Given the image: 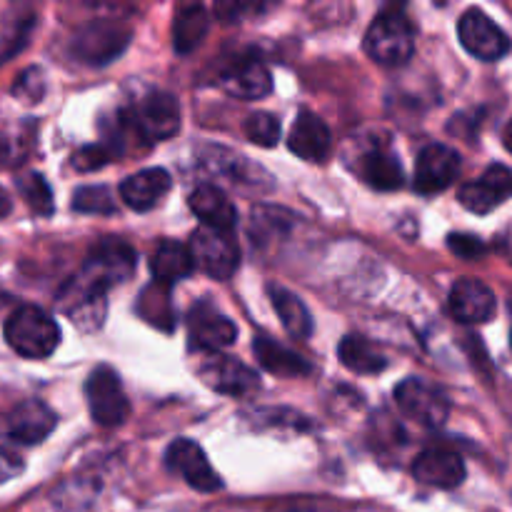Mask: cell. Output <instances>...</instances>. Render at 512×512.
Listing matches in <instances>:
<instances>
[{"label":"cell","mask_w":512,"mask_h":512,"mask_svg":"<svg viewBox=\"0 0 512 512\" xmlns=\"http://www.w3.org/2000/svg\"><path fill=\"white\" fill-rule=\"evenodd\" d=\"M135 273V253L123 240L108 238L95 245L83 270L60 293V308L83 330L100 328L105 315V293Z\"/></svg>","instance_id":"6da1fadb"},{"label":"cell","mask_w":512,"mask_h":512,"mask_svg":"<svg viewBox=\"0 0 512 512\" xmlns=\"http://www.w3.org/2000/svg\"><path fill=\"white\" fill-rule=\"evenodd\" d=\"M365 53L380 65H405L415 53V28L403 8H385L365 33Z\"/></svg>","instance_id":"7a4b0ae2"},{"label":"cell","mask_w":512,"mask_h":512,"mask_svg":"<svg viewBox=\"0 0 512 512\" xmlns=\"http://www.w3.org/2000/svg\"><path fill=\"white\" fill-rule=\"evenodd\" d=\"M5 340L23 358L43 360L60 345V328L38 305H20L5 323Z\"/></svg>","instance_id":"3957f363"},{"label":"cell","mask_w":512,"mask_h":512,"mask_svg":"<svg viewBox=\"0 0 512 512\" xmlns=\"http://www.w3.org/2000/svg\"><path fill=\"white\" fill-rule=\"evenodd\" d=\"M123 125L145 143L173 138L180 128L178 100L165 90H153L123 110Z\"/></svg>","instance_id":"277c9868"},{"label":"cell","mask_w":512,"mask_h":512,"mask_svg":"<svg viewBox=\"0 0 512 512\" xmlns=\"http://www.w3.org/2000/svg\"><path fill=\"white\" fill-rule=\"evenodd\" d=\"M85 398H88L90 415L103 428H118L128 420L130 403L123 393L118 373L110 365H98L85 383Z\"/></svg>","instance_id":"5b68a950"},{"label":"cell","mask_w":512,"mask_h":512,"mask_svg":"<svg viewBox=\"0 0 512 512\" xmlns=\"http://www.w3.org/2000/svg\"><path fill=\"white\" fill-rule=\"evenodd\" d=\"M195 373L210 390L233 395V398H248V395L260 390L258 373L245 363H240V360L228 358L223 353H200Z\"/></svg>","instance_id":"8992f818"},{"label":"cell","mask_w":512,"mask_h":512,"mask_svg":"<svg viewBox=\"0 0 512 512\" xmlns=\"http://www.w3.org/2000/svg\"><path fill=\"white\" fill-rule=\"evenodd\" d=\"M188 248L193 253L195 265L213 280H230L240 265V250L235 245L233 233L200 228L193 233Z\"/></svg>","instance_id":"52a82bcc"},{"label":"cell","mask_w":512,"mask_h":512,"mask_svg":"<svg viewBox=\"0 0 512 512\" xmlns=\"http://www.w3.org/2000/svg\"><path fill=\"white\" fill-rule=\"evenodd\" d=\"M395 403L405 418L415 420L425 428H440L450 415V403L445 393L423 378H408L395 388Z\"/></svg>","instance_id":"ba28073f"},{"label":"cell","mask_w":512,"mask_h":512,"mask_svg":"<svg viewBox=\"0 0 512 512\" xmlns=\"http://www.w3.org/2000/svg\"><path fill=\"white\" fill-rule=\"evenodd\" d=\"M130 43V28L118 20H93L73 40V55L80 63L108 65Z\"/></svg>","instance_id":"9c48e42d"},{"label":"cell","mask_w":512,"mask_h":512,"mask_svg":"<svg viewBox=\"0 0 512 512\" xmlns=\"http://www.w3.org/2000/svg\"><path fill=\"white\" fill-rule=\"evenodd\" d=\"M458 35L463 48L480 60H500L510 53V38L483 10L470 8L460 15Z\"/></svg>","instance_id":"30bf717a"},{"label":"cell","mask_w":512,"mask_h":512,"mask_svg":"<svg viewBox=\"0 0 512 512\" xmlns=\"http://www.w3.org/2000/svg\"><path fill=\"white\" fill-rule=\"evenodd\" d=\"M165 465H168L170 473L180 475L190 488L200 490V493H218L223 488V480L210 465L208 455L193 440L170 443V448L165 450Z\"/></svg>","instance_id":"8fae6325"},{"label":"cell","mask_w":512,"mask_h":512,"mask_svg":"<svg viewBox=\"0 0 512 512\" xmlns=\"http://www.w3.org/2000/svg\"><path fill=\"white\" fill-rule=\"evenodd\" d=\"M460 165V155L448 145H425L415 163V190L423 195L443 193L458 180Z\"/></svg>","instance_id":"7c38bea8"},{"label":"cell","mask_w":512,"mask_h":512,"mask_svg":"<svg viewBox=\"0 0 512 512\" xmlns=\"http://www.w3.org/2000/svg\"><path fill=\"white\" fill-rule=\"evenodd\" d=\"M512 198V168L490 165L478 180H470L460 188V205L475 215H488Z\"/></svg>","instance_id":"4fadbf2b"},{"label":"cell","mask_w":512,"mask_h":512,"mask_svg":"<svg viewBox=\"0 0 512 512\" xmlns=\"http://www.w3.org/2000/svg\"><path fill=\"white\" fill-rule=\"evenodd\" d=\"M448 305L453 318L468 325L488 323V320H493L495 310H498V300H495L493 290L475 278H460L450 290Z\"/></svg>","instance_id":"5bb4252c"},{"label":"cell","mask_w":512,"mask_h":512,"mask_svg":"<svg viewBox=\"0 0 512 512\" xmlns=\"http://www.w3.org/2000/svg\"><path fill=\"white\" fill-rule=\"evenodd\" d=\"M220 88L240 100H260L273 93V75L260 58H240L223 70Z\"/></svg>","instance_id":"9a60e30c"},{"label":"cell","mask_w":512,"mask_h":512,"mask_svg":"<svg viewBox=\"0 0 512 512\" xmlns=\"http://www.w3.org/2000/svg\"><path fill=\"white\" fill-rule=\"evenodd\" d=\"M413 475L418 483L438 490H453L465 480V463L455 450L428 448L415 458Z\"/></svg>","instance_id":"2e32d148"},{"label":"cell","mask_w":512,"mask_h":512,"mask_svg":"<svg viewBox=\"0 0 512 512\" xmlns=\"http://www.w3.org/2000/svg\"><path fill=\"white\" fill-rule=\"evenodd\" d=\"M188 335L190 348H195L198 353H220V348L235 343L238 328L208 305H198L188 318Z\"/></svg>","instance_id":"e0dca14e"},{"label":"cell","mask_w":512,"mask_h":512,"mask_svg":"<svg viewBox=\"0 0 512 512\" xmlns=\"http://www.w3.org/2000/svg\"><path fill=\"white\" fill-rule=\"evenodd\" d=\"M288 148L305 163H323L333 148V138L323 120L310 110H300L288 135Z\"/></svg>","instance_id":"ac0fdd59"},{"label":"cell","mask_w":512,"mask_h":512,"mask_svg":"<svg viewBox=\"0 0 512 512\" xmlns=\"http://www.w3.org/2000/svg\"><path fill=\"white\" fill-rule=\"evenodd\" d=\"M55 423H58V418L48 405L40 403V400H23L8 415V435L10 440H18L25 445L43 443L55 430Z\"/></svg>","instance_id":"d6986e66"},{"label":"cell","mask_w":512,"mask_h":512,"mask_svg":"<svg viewBox=\"0 0 512 512\" xmlns=\"http://www.w3.org/2000/svg\"><path fill=\"white\" fill-rule=\"evenodd\" d=\"M190 210L198 215V220H203V228L223 230V233H233L235 225H238V210L230 203L228 195L223 193L215 185L203 183L190 193L188 198Z\"/></svg>","instance_id":"ffe728a7"},{"label":"cell","mask_w":512,"mask_h":512,"mask_svg":"<svg viewBox=\"0 0 512 512\" xmlns=\"http://www.w3.org/2000/svg\"><path fill=\"white\" fill-rule=\"evenodd\" d=\"M170 180L168 170L163 168H148V170H140V173L130 175V178L123 180L120 185V198L128 208L138 210V213H145V210L155 208L160 200L168 195Z\"/></svg>","instance_id":"44dd1931"},{"label":"cell","mask_w":512,"mask_h":512,"mask_svg":"<svg viewBox=\"0 0 512 512\" xmlns=\"http://www.w3.org/2000/svg\"><path fill=\"white\" fill-rule=\"evenodd\" d=\"M195 270V260L190 248L175 243V240H163L158 248L150 255V273L155 275V280L163 285H173L178 280L188 278Z\"/></svg>","instance_id":"7402d4cb"},{"label":"cell","mask_w":512,"mask_h":512,"mask_svg":"<svg viewBox=\"0 0 512 512\" xmlns=\"http://www.w3.org/2000/svg\"><path fill=\"white\" fill-rule=\"evenodd\" d=\"M253 350L258 363L263 365L268 373L280 375V378H303V375L310 373V363L303 355L285 348V345L275 343V340L255 338Z\"/></svg>","instance_id":"603a6c76"},{"label":"cell","mask_w":512,"mask_h":512,"mask_svg":"<svg viewBox=\"0 0 512 512\" xmlns=\"http://www.w3.org/2000/svg\"><path fill=\"white\" fill-rule=\"evenodd\" d=\"M268 295L288 335H293L295 340H308L313 335V318H310V310L305 308L303 300L290 290L280 288V285H270Z\"/></svg>","instance_id":"cb8c5ba5"},{"label":"cell","mask_w":512,"mask_h":512,"mask_svg":"<svg viewBox=\"0 0 512 512\" xmlns=\"http://www.w3.org/2000/svg\"><path fill=\"white\" fill-rule=\"evenodd\" d=\"M360 175H363L365 183L375 190H398L403 185V168H400V160L395 158L390 150L375 148L368 155H363V163H360Z\"/></svg>","instance_id":"d4e9b609"},{"label":"cell","mask_w":512,"mask_h":512,"mask_svg":"<svg viewBox=\"0 0 512 512\" xmlns=\"http://www.w3.org/2000/svg\"><path fill=\"white\" fill-rule=\"evenodd\" d=\"M338 355L345 368L355 375H378L385 370V358L363 335H345L338 345Z\"/></svg>","instance_id":"484cf974"},{"label":"cell","mask_w":512,"mask_h":512,"mask_svg":"<svg viewBox=\"0 0 512 512\" xmlns=\"http://www.w3.org/2000/svg\"><path fill=\"white\" fill-rule=\"evenodd\" d=\"M208 33V13L200 5H185L180 8V13L175 15V28H173V40L175 50L178 53H190V50L198 48L200 40Z\"/></svg>","instance_id":"4316f807"},{"label":"cell","mask_w":512,"mask_h":512,"mask_svg":"<svg viewBox=\"0 0 512 512\" xmlns=\"http://www.w3.org/2000/svg\"><path fill=\"white\" fill-rule=\"evenodd\" d=\"M20 195L25 198V203L30 205L35 215H50L53 213V190L45 183L43 175L28 173L25 178L18 180Z\"/></svg>","instance_id":"83f0119b"},{"label":"cell","mask_w":512,"mask_h":512,"mask_svg":"<svg viewBox=\"0 0 512 512\" xmlns=\"http://www.w3.org/2000/svg\"><path fill=\"white\" fill-rule=\"evenodd\" d=\"M73 208L90 215H113L118 210L113 193L105 185H88L73 195Z\"/></svg>","instance_id":"f1b7e54d"},{"label":"cell","mask_w":512,"mask_h":512,"mask_svg":"<svg viewBox=\"0 0 512 512\" xmlns=\"http://www.w3.org/2000/svg\"><path fill=\"white\" fill-rule=\"evenodd\" d=\"M243 133L250 143L260 148H273L280 140V120L273 113H253L245 120Z\"/></svg>","instance_id":"f546056e"},{"label":"cell","mask_w":512,"mask_h":512,"mask_svg":"<svg viewBox=\"0 0 512 512\" xmlns=\"http://www.w3.org/2000/svg\"><path fill=\"white\" fill-rule=\"evenodd\" d=\"M30 25H33V18H20L13 20V23L0 25V63L23 48L25 38L30 33Z\"/></svg>","instance_id":"4dcf8cb0"},{"label":"cell","mask_w":512,"mask_h":512,"mask_svg":"<svg viewBox=\"0 0 512 512\" xmlns=\"http://www.w3.org/2000/svg\"><path fill=\"white\" fill-rule=\"evenodd\" d=\"M448 248L465 260H475L485 253L483 240L475 238V235H468V233H450Z\"/></svg>","instance_id":"1f68e13d"},{"label":"cell","mask_w":512,"mask_h":512,"mask_svg":"<svg viewBox=\"0 0 512 512\" xmlns=\"http://www.w3.org/2000/svg\"><path fill=\"white\" fill-rule=\"evenodd\" d=\"M108 160H110V153L103 148V145H88V148L78 150V153L73 155V165L78 170H83V173L103 168Z\"/></svg>","instance_id":"d6a6232c"},{"label":"cell","mask_w":512,"mask_h":512,"mask_svg":"<svg viewBox=\"0 0 512 512\" xmlns=\"http://www.w3.org/2000/svg\"><path fill=\"white\" fill-rule=\"evenodd\" d=\"M23 468V458L15 450H10L8 445H0V483L18 478Z\"/></svg>","instance_id":"836d02e7"},{"label":"cell","mask_w":512,"mask_h":512,"mask_svg":"<svg viewBox=\"0 0 512 512\" xmlns=\"http://www.w3.org/2000/svg\"><path fill=\"white\" fill-rule=\"evenodd\" d=\"M13 210V203H10V195L5 193L3 188H0V218H5V215Z\"/></svg>","instance_id":"e575fe53"},{"label":"cell","mask_w":512,"mask_h":512,"mask_svg":"<svg viewBox=\"0 0 512 512\" xmlns=\"http://www.w3.org/2000/svg\"><path fill=\"white\" fill-rule=\"evenodd\" d=\"M503 143H505V148H508L512 153V120H510L508 128H505V133H503Z\"/></svg>","instance_id":"d590c367"},{"label":"cell","mask_w":512,"mask_h":512,"mask_svg":"<svg viewBox=\"0 0 512 512\" xmlns=\"http://www.w3.org/2000/svg\"><path fill=\"white\" fill-rule=\"evenodd\" d=\"M0 305H3V295H0Z\"/></svg>","instance_id":"8d00e7d4"},{"label":"cell","mask_w":512,"mask_h":512,"mask_svg":"<svg viewBox=\"0 0 512 512\" xmlns=\"http://www.w3.org/2000/svg\"><path fill=\"white\" fill-rule=\"evenodd\" d=\"M510 340H512V335H510Z\"/></svg>","instance_id":"74e56055"}]
</instances>
